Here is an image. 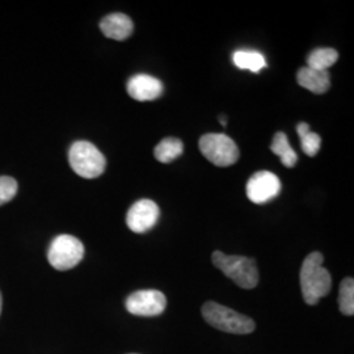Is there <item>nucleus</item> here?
Returning <instances> with one entry per match:
<instances>
[{"instance_id":"obj_6","label":"nucleus","mask_w":354,"mask_h":354,"mask_svg":"<svg viewBox=\"0 0 354 354\" xmlns=\"http://www.w3.org/2000/svg\"><path fill=\"white\" fill-rule=\"evenodd\" d=\"M84 257V245L73 235H59L51 241L48 252L50 266L57 270L75 268Z\"/></svg>"},{"instance_id":"obj_15","label":"nucleus","mask_w":354,"mask_h":354,"mask_svg":"<svg viewBox=\"0 0 354 354\" xmlns=\"http://www.w3.org/2000/svg\"><path fill=\"white\" fill-rule=\"evenodd\" d=\"M339 53L332 48H317L311 51L307 58V67L319 70V71H328L329 67L337 62Z\"/></svg>"},{"instance_id":"obj_8","label":"nucleus","mask_w":354,"mask_h":354,"mask_svg":"<svg viewBox=\"0 0 354 354\" xmlns=\"http://www.w3.org/2000/svg\"><path fill=\"white\" fill-rule=\"evenodd\" d=\"M281 192L279 177L269 171H260L253 174L247 183V197L257 205L269 203L276 198Z\"/></svg>"},{"instance_id":"obj_10","label":"nucleus","mask_w":354,"mask_h":354,"mask_svg":"<svg viewBox=\"0 0 354 354\" xmlns=\"http://www.w3.org/2000/svg\"><path fill=\"white\" fill-rule=\"evenodd\" d=\"M127 89L129 96L137 102H152L162 96L163 84L153 76L138 74L129 79Z\"/></svg>"},{"instance_id":"obj_11","label":"nucleus","mask_w":354,"mask_h":354,"mask_svg":"<svg viewBox=\"0 0 354 354\" xmlns=\"http://www.w3.org/2000/svg\"><path fill=\"white\" fill-rule=\"evenodd\" d=\"M100 29L105 37L124 41L131 36L134 26L125 13H111L102 19Z\"/></svg>"},{"instance_id":"obj_9","label":"nucleus","mask_w":354,"mask_h":354,"mask_svg":"<svg viewBox=\"0 0 354 354\" xmlns=\"http://www.w3.org/2000/svg\"><path fill=\"white\" fill-rule=\"evenodd\" d=\"M159 215L160 210L156 203L151 200H140L127 212V227L136 234H143L156 225Z\"/></svg>"},{"instance_id":"obj_19","label":"nucleus","mask_w":354,"mask_h":354,"mask_svg":"<svg viewBox=\"0 0 354 354\" xmlns=\"http://www.w3.org/2000/svg\"><path fill=\"white\" fill-rule=\"evenodd\" d=\"M301 146H302V150L307 156H315L319 150H320V146H322V138L320 136L314 133V131H308L307 134H304V137H301Z\"/></svg>"},{"instance_id":"obj_2","label":"nucleus","mask_w":354,"mask_h":354,"mask_svg":"<svg viewBox=\"0 0 354 354\" xmlns=\"http://www.w3.org/2000/svg\"><path fill=\"white\" fill-rule=\"evenodd\" d=\"M212 261L225 276L232 279L241 289H253L259 283V270L253 259L244 256H230L215 251Z\"/></svg>"},{"instance_id":"obj_3","label":"nucleus","mask_w":354,"mask_h":354,"mask_svg":"<svg viewBox=\"0 0 354 354\" xmlns=\"http://www.w3.org/2000/svg\"><path fill=\"white\" fill-rule=\"evenodd\" d=\"M203 317L212 327L234 335H248L256 328L251 317L241 315L226 306L215 302L203 304Z\"/></svg>"},{"instance_id":"obj_21","label":"nucleus","mask_w":354,"mask_h":354,"mask_svg":"<svg viewBox=\"0 0 354 354\" xmlns=\"http://www.w3.org/2000/svg\"><path fill=\"white\" fill-rule=\"evenodd\" d=\"M219 122H221V125H222V127H226V125H227V121H226V117H223V115H221V117H219Z\"/></svg>"},{"instance_id":"obj_14","label":"nucleus","mask_w":354,"mask_h":354,"mask_svg":"<svg viewBox=\"0 0 354 354\" xmlns=\"http://www.w3.org/2000/svg\"><path fill=\"white\" fill-rule=\"evenodd\" d=\"M232 62L241 70H250L252 73H260L266 67V57L253 50H238L232 54Z\"/></svg>"},{"instance_id":"obj_16","label":"nucleus","mask_w":354,"mask_h":354,"mask_svg":"<svg viewBox=\"0 0 354 354\" xmlns=\"http://www.w3.org/2000/svg\"><path fill=\"white\" fill-rule=\"evenodd\" d=\"M184 151V145L178 138H165L158 143V146L155 147V158L156 160H159L160 163H171L175 159H177Z\"/></svg>"},{"instance_id":"obj_20","label":"nucleus","mask_w":354,"mask_h":354,"mask_svg":"<svg viewBox=\"0 0 354 354\" xmlns=\"http://www.w3.org/2000/svg\"><path fill=\"white\" fill-rule=\"evenodd\" d=\"M308 131H311V130H310V125H308L307 122H299V124H298V127H297V133H298L299 138H301V137H304V134H307Z\"/></svg>"},{"instance_id":"obj_13","label":"nucleus","mask_w":354,"mask_h":354,"mask_svg":"<svg viewBox=\"0 0 354 354\" xmlns=\"http://www.w3.org/2000/svg\"><path fill=\"white\" fill-rule=\"evenodd\" d=\"M270 150L274 155L279 156L281 163L285 165L286 168H292L298 162L297 152L292 150L286 134L282 133V131H279V133L274 134Z\"/></svg>"},{"instance_id":"obj_22","label":"nucleus","mask_w":354,"mask_h":354,"mask_svg":"<svg viewBox=\"0 0 354 354\" xmlns=\"http://www.w3.org/2000/svg\"><path fill=\"white\" fill-rule=\"evenodd\" d=\"M1 304L3 302H1V292H0V314H1Z\"/></svg>"},{"instance_id":"obj_7","label":"nucleus","mask_w":354,"mask_h":354,"mask_svg":"<svg viewBox=\"0 0 354 354\" xmlns=\"http://www.w3.org/2000/svg\"><path fill=\"white\" fill-rule=\"evenodd\" d=\"M167 298L162 291L140 290L129 295L127 310L137 317H158L163 314Z\"/></svg>"},{"instance_id":"obj_1","label":"nucleus","mask_w":354,"mask_h":354,"mask_svg":"<svg viewBox=\"0 0 354 354\" xmlns=\"http://www.w3.org/2000/svg\"><path fill=\"white\" fill-rule=\"evenodd\" d=\"M324 257L320 252L310 253L304 259L301 269V288L304 302L317 304L326 297L332 288V279L328 270L323 266Z\"/></svg>"},{"instance_id":"obj_17","label":"nucleus","mask_w":354,"mask_h":354,"mask_svg":"<svg viewBox=\"0 0 354 354\" xmlns=\"http://www.w3.org/2000/svg\"><path fill=\"white\" fill-rule=\"evenodd\" d=\"M340 311L346 317H352L354 314V281L348 277L344 279L340 286L339 295Z\"/></svg>"},{"instance_id":"obj_18","label":"nucleus","mask_w":354,"mask_h":354,"mask_svg":"<svg viewBox=\"0 0 354 354\" xmlns=\"http://www.w3.org/2000/svg\"><path fill=\"white\" fill-rule=\"evenodd\" d=\"M17 189H19V185L13 177H0V206L13 200Z\"/></svg>"},{"instance_id":"obj_4","label":"nucleus","mask_w":354,"mask_h":354,"mask_svg":"<svg viewBox=\"0 0 354 354\" xmlns=\"http://www.w3.org/2000/svg\"><path fill=\"white\" fill-rule=\"evenodd\" d=\"M68 162L76 175L84 178L102 176L106 167L105 156L87 140H77L70 147Z\"/></svg>"},{"instance_id":"obj_5","label":"nucleus","mask_w":354,"mask_h":354,"mask_svg":"<svg viewBox=\"0 0 354 354\" xmlns=\"http://www.w3.org/2000/svg\"><path fill=\"white\" fill-rule=\"evenodd\" d=\"M198 145L203 156L218 167H230L239 159L236 143L226 134H205Z\"/></svg>"},{"instance_id":"obj_12","label":"nucleus","mask_w":354,"mask_h":354,"mask_svg":"<svg viewBox=\"0 0 354 354\" xmlns=\"http://www.w3.org/2000/svg\"><path fill=\"white\" fill-rule=\"evenodd\" d=\"M297 82L301 87L311 91L315 95H323L330 87L328 71H319L307 66L299 68L297 74Z\"/></svg>"}]
</instances>
